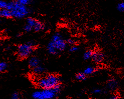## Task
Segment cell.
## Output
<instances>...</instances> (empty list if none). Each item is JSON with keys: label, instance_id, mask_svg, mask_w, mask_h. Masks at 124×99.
Returning <instances> with one entry per match:
<instances>
[{"label": "cell", "instance_id": "cell-8", "mask_svg": "<svg viewBox=\"0 0 124 99\" xmlns=\"http://www.w3.org/2000/svg\"><path fill=\"white\" fill-rule=\"evenodd\" d=\"M40 63V59L36 56L32 57L29 59L28 61V64L30 68L32 69H34V68L36 67L39 66Z\"/></svg>", "mask_w": 124, "mask_h": 99}, {"label": "cell", "instance_id": "cell-2", "mask_svg": "<svg viewBox=\"0 0 124 99\" xmlns=\"http://www.w3.org/2000/svg\"><path fill=\"white\" fill-rule=\"evenodd\" d=\"M61 89L62 85L60 84L53 88L42 89L34 92L32 94V97L34 99H53L58 96Z\"/></svg>", "mask_w": 124, "mask_h": 99}, {"label": "cell", "instance_id": "cell-14", "mask_svg": "<svg viewBox=\"0 0 124 99\" xmlns=\"http://www.w3.org/2000/svg\"><path fill=\"white\" fill-rule=\"evenodd\" d=\"M75 79L79 81H85L86 79V76L83 72H79L75 75Z\"/></svg>", "mask_w": 124, "mask_h": 99}, {"label": "cell", "instance_id": "cell-15", "mask_svg": "<svg viewBox=\"0 0 124 99\" xmlns=\"http://www.w3.org/2000/svg\"><path fill=\"white\" fill-rule=\"evenodd\" d=\"M8 67V64L6 62H0V73L5 72Z\"/></svg>", "mask_w": 124, "mask_h": 99}, {"label": "cell", "instance_id": "cell-1", "mask_svg": "<svg viewBox=\"0 0 124 99\" xmlns=\"http://www.w3.org/2000/svg\"><path fill=\"white\" fill-rule=\"evenodd\" d=\"M67 47L66 41L59 33H55L51 37L47 46L48 53L52 55H56L64 51Z\"/></svg>", "mask_w": 124, "mask_h": 99}, {"label": "cell", "instance_id": "cell-7", "mask_svg": "<svg viewBox=\"0 0 124 99\" xmlns=\"http://www.w3.org/2000/svg\"><path fill=\"white\" fill-rule=\"evenodd\" d=\"M118 87V83L115 79L108 80L107 84V88L110 91H114Z\"/></svg>", "mask_w": 124, "mask_h": 99}, {"label": "cell", "instance_id": "cell-3", "mask_svg": "<svg viewBox=\"0 0 124 99\" xmlns=\"http://www.w3.org/2000/svg\"><path fill=\"white\" fill-rule=\"evenodd\" d=\"M60 84H61L60 78L54 74H48L41 78L37 82L38 86L42 89L53 88Z\"/></svg>", "mask_w": 124, "mask_h": 99}, {"label": "cell", "instance_id": "cell-22", "mask_svg": "<svg viewBox=\"0 0 124 99\" xmlns=\"http://www.w3.org/2000/svg\"><path fill=\"white\" fill-rule=\"evenodd\" d=\"M102 93V90L101 89H95L93 90L92 92V93L95 95H98V94H101Z\"/></svg>", "mask_w": 124, "mask_h": 99}, {"label": "cell", "instance_id": "cell-26", "mask_svg": "<svg viewBox=\"0 0 124 99\" xmlns=\"http://www.w3.org/2000/svg\"><path fill=\"white\" fill-rule=\"evenodd\" d=\"M2 17V15H1V10H0V18Z\"/></svg>", "mask_w": 124, "mask_h": 99}, {"label": "cell", "instance_id": "cell-20", "mask_svg": "<svg viewBox=\"0 0 124 99\" xmlns=\"http://www.w3.org/2000/svg\"><path fill=\"white\" fill-rule=\"evenodd\" d=\"M11 98V99H20V95L18 92H15L12 94Z\"/></svg>", "mask_w": 124, "mask_h": 99}, {"label": "cell", "instance_id": "cell-12", "mask_svg": "<svg viewBox=\"0 0 124 99\" xmlns=\"http://www.w3.org/2000/svg\"><path fill=\"white\" fill-rule=\"evenodd\" d=\"M37 21V20H36L35 18H33L32 17H29L26 19V24L28 25L31 27L32 28L33 30V28L35 26L36 22Z\"/></svg>", "mask_w": 124, "mask_h": 99}, {"label": "cell", "instance_id": "cell-5", "mask_svg": "<svg viewBox=\"0 0 124 99\" xmlns=\"http://www.w3.org/2000/svg\"><path fill=\"white\" fill-rule=\"evenodd\" d=\"M11 12L13 18L22 19L29 15L30 10L27 6L20 4L17 1H14V5Z\"/></svg>", "mask_w": 124, "mask_h": 99}, {"label": "cell", "instance_id": "cell-19", "mask_svg": "<svg viewBox=\"0 0 124 99\" xmlns=\"http://www.w3.org/2000/svg\"><path fill=\"white\" fill-rule=\"evenodd\" d=\"M117 10L120 12H123L124 11V3L122 2L119 3L116 6Z\"/></svg>", "mask_w": 124, "mask_h": 99}, {"label": "cell", "instance_id": "cell-6", "mask_svg": "<svg viewBox=\"0 0 124 99\" xmlns=\"http://www.w3.org/2000/svg\"><path fill=\"white\" fill-rule=\"evenodd\" d=\"M105 59V55L102 52L98 51H96L93 52L92 59L96 63H101Z\"/></svg>", "mask_w": 124, "mask_h": 99}, {"label": "cell", "instance_id": "cell-4", "mask_svg": "<svg viewBox=\"0 0 124 99\" xmlns=\"http://www.w3.org/2000/svg\"><path fill=\"white\" fill-rule=\"evenodd\" d=\"M35 47V42L32 41L19 45L17 49L18 57L21 59H24L28 58L33 52Z\"/></svg>", "mask_w": 124, "mask_h": 99}, {"label": "cell", "instance_id": "cell-25", "mask_svg": "<svg viewBox=\"0 0 124 99\" xmlns=\"http://www.w3.org/2000/svg\"><path fill=\"white\" fill-rule=\"evenodd\" d=\"M109 99H119V96L118 95H114L110 97Z\"/></svg>", "mask_w": 124, "mask_h": 99}, {"label": "cell", "instance_id": "cell-21", "mask_svg": "<svg viewBox=\"0 0 124 99\" xmlns=\"http://www.w3.org/2000/svg\"><path fill=\"white\" fill-rule=\"evenodd\" d=\"M79 50V47H78L77 46H72L70 50H69V51H70V52L71 53H74V52H76L77 51H78Z\"/></svg>", "mask_w": 124, "mask_h": 99}, {"label": "cell", "instance_id": "cell-11", "mask_svg": "<svg viewBox=\"0 0 124 99\" xmlns=\"http://www.w3.org/2000/svg\"><path fill=\"white\" fill-rule=\"evenodd\" d=\"M33 72L36 74H43L45 71V68L40 65L37 66L36 67L33 69Z\"/></svg>", "mask_w": 124, "mask_h": 99}, {"label": "cell", "instance_id": "cell-9", "mask_svg": "<svg viewBox=\"0 0 124 99\" xmlns=\"http://www.w3.org/2000/svg\"><path fill=\"white\" fill-rule=\"evenodd\" d=\"M44 28H45L44 24L41 22H40V21L37 20L35 26H34L33 28V30L36 32H38L44 30Z\"/></svg>", "mask_w": 124, "mask_h": 99}, {"label": "cell", "instance_id": "cell-24", "mask_svg": "<svg viewBox=\"0 0 124 99\" xmlns=\"http://www.w3.org/2000/svg\"><path fill=\"white\" fill-rule=\"evenodd\" d=\"M66 43L67 44L71 45V46H74V45L76 43V42L75 41L72 39H68L66 41Z\"/></svg>", "mask_w": 124, "mask_h": 99}, {"label": "cell", "instance_id": "cell-17", "mask_svg": "<svg viewBox=\"0 0 124 99\" xmlns=\"http://www.w3.org/2000/svg\"><path fill=\"white\" fill-rule=\"evenodd\" d=\"M17 2L22 5L27 6L32 3V1L30 0H18Z\"/></svg>", "mask_w": 124, "mask_h": 99}, {"label": "cell", "instance_id": "cell-23", "mask_svg": "<svg viewBox=\"0 0 124 99\" xmlns=\"http://www.w3.org/2000/svg\"><path fill=\"white\" fill-rule=\"evenodd\" d=\"M24 30L26 32H30L33 30V29L30 26L26 24L24 27Z\"/></svg>", "mask_w": 124, "mask_h": 99}, {"label": "cell", "instance_id": "cell-13", "mask_svg": "<svg viewBox=\"0 0 124 99\" xmlns=\"http://www.w3.org/2000/svg\"><path fill=\"white\" fill-rule=\"evenodd\" d=\"M1 10V15L2 17L6 18H13L11 11L7 9H3Z\"/></svg>", "mask_w": 124, "mask_h": 99}, {"label": "cell", "instance_id": "cell-16", "mask_svg": "<svg viewBox=\"0 0 124 99\" xmlns=\"http://www.w3.org/2000/svg\"><path fill=\"white\" fill-rule=\"evenodd\" d=\"M93 51L91 50H89L86 51L84 54L83 58L85 60H88L92 59V57L93 55Z\"/></svg>", "mask_w": 124, "mask_h": 99}, {"label": "cell", "instance_id": "cell-10", "mask_svg": "<svg viewBox=\"0 0 124 99\" xmlns=\"http://www.w3.org/2000/svg\"><path fill=\"white\" fill-rule=\"evenodd\" d=\"M96 71L97 70H96V69L94 67H87L84 70L83 73L87 76L94 74Z\"/></svg>", "mask_w": 124, "mask_h": 99}, {"label": "cell", "instance_id": "cell-18", "mask_svg": "<svg viewBox=\"0 0 124 99\" xmlns=\"http://www.w3.org/2000/svg\"><path fill=\"white\" fill-rule=\"evenodd\" d=\"M7 4H8V2L2 1V0H0V9L1 10L6 9Z\"/></svg>", "mask_w": 124, "mask_h": 99}]
</instances>
